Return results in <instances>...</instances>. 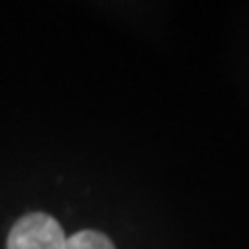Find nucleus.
<instances>
[{
	"label": "nucleus",
	"instance_id": "nucleus-2",
	"mask_svg": "<svg viewBox=\"0 0 249 249\" xmlns=\"http://www.w3.org/2000/svg\"><path fill=\"white\" fill-rule=\"evenodd\" d=\"M62 249H114L112 241L98 231H81L65 241Z\"/></svg>",
	"mask_w": 249,
	"mask_h": 249
},
{
	"label": "nucleus",
	"instance_id": "nucleus-1",
	"mask_svg": "<svg viewBox=\"0 0 249 249\" xmlns=\"http://www.w3.org/2000/svg\"><path fill=\"white\" fill-rule=\"evenodd\" d=\"M65 241V232L52 216L31 212L11 229L9 249H62Z\"/></svg>",
	"mask_w": 249,
	"mask_h": 249
}]
</instances>
